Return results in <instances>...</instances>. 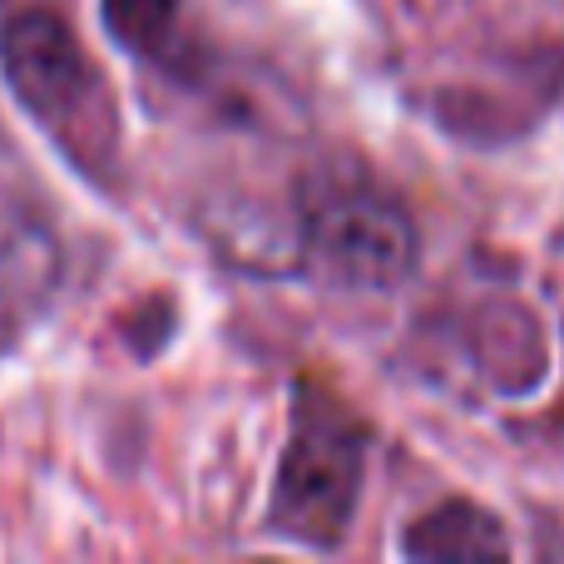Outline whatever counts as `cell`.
<instances>
[{"label":"cell","mask_w":564,"mask_h":564,"mask_svg":"<svg viewBox=\"0 0 564 564\" xmlns=\"http://www.w3.org/2000/svg\"><path fill=\"white\" fill-rule=\"evenodd\" d=\"M99 15H105V30L119 50L154 59L164 55L169 35H174L178 0H99Z\"/></svg>","instance_id":"5"},{"label":"cell","mask_w":564,"mask_h":564,"mask_svg":"<svg viewBox=\"0 0 564 564\" xmlns=\"http://www.w3.org/2000/svg\"><path fill=\"white\" fill-rule=\"evenodd\" d=\"M367 480V426L317 381L297 377L292 426L278 460V486L268 506V530L307 550H337L357 520Z\"/></svg>","instance_id":"1"},{"label":"cell","mask_w":564,"mask_h":564,"mask_svg":"<svg viewBox=\"0 0 564 564\" xmlns=\"http://www.w3.org/2000/svg\"><path fill=\"white\" fill-rule=\"evenodd\" d=\"M401 555L426 564H486L510 555V535L476 500H446L406 525Z\"/></svg>","instance_id":"4"},{"label":"cell","mask_w":564,"mask_h":564,"mask_svg":"<svg viewBox=\"0 0 564 564\" xmlns=\"http://www.w3.org/2000/svg\"><path fill=\"white\" fill-rule=\"evenodd\" d=\"M421 238L401 204L371 188H332L302 208V268L347 292H391L416 273Z\"/></svg>","instance_id":"3"},{"label":"cell","mask_w":564,"mask_h":564,"mask_svg":"<svg viewBox=\"0 0 564 564\" xmlns=\"http://www.w3.org/2000/svg\"><path fill=\"white\" fill-rule=\"evenodd\" d=\"M0 75L30 119L85 174H105L115 159V105L95 59L75 30L50 10H20L0 25Z\"/></svg>","instance_id":"2"}]
</instances>
